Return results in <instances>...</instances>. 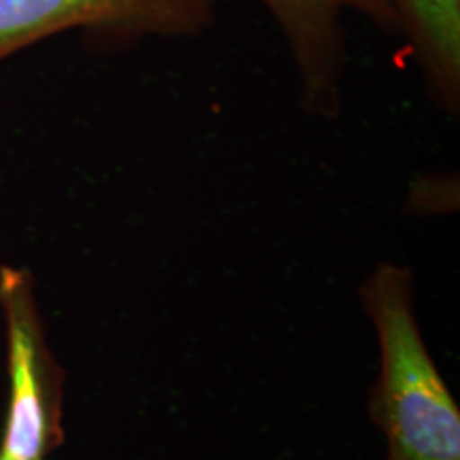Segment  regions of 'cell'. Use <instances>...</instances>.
Here are the masks:
<instances>
[{
    "mask_svg": "<svg viewBox=\"0 0 460 460\" xmlns=\"http://www.w3.org/2000/svg\"><path fill=\"white\" fill-rule=\"evenodd\" d=\"M214 7L216 0H0V62L68 31L111 45L197 37Z\"/></svg>",
    "mask_w": 460,
    "mask_h": 460,
    "instance_id": "3",
    "label": "cell"
},
{
    "mask_svg": "<svg viewBox=\"0 0 460 460\" xmlns=\"http://www.w3.org/2000/svg\"><path fill=\"white\" fill-rule=\"evenodd\" d=\"M278 26L290 51L301 102L322 118H337L341 77L348 62V15L369 20L388 34H399L394 0H258Z\"/></svg>",
    "mask_w": 460,
    "mask_h": 460,
    "instance_id": "4",
    "label": "cell"
},
{
    "mask_svg": "<svg viewBox=\"0 0 460 460\" xmlns=\"http://www.w3.org/2000/svg\"><path fill=\"white\" fill-rule=\"evenodd\" d=\"M399 34L433 101L460 109V0H394Z\"/></svg>",
    "mask_w": 460,
    "mask_h": 460,
    "instance_id": "5",
    "label": "cell"
},
{
    "mask_svg": "<svg viewBox=\"0 0 460 460\" xmlns=\"http://www.w3.org/2000/svg\"><path fill=\"white\" fill-rule=\"evenodd\" d=\"M0 460H20V458H9V456H3V454H0Z\"/></svg>",
    "mask_w": 460,
    "mask_h": 460,
    "instance_id": "6",
    "label": "cell"
},
{
    "mask_svg": "<svg viewBox=\"0 0 460 460\" xmlns=\"http://www.w3.org/2000/svg\"><path fill=\"white\" fill-rule=\"evenodd\" d=\"M0 315L9 377L0 454L45 460L65 444V371L49 348L37 281L28 269L0 264Z\"/></svg>",
    "mask_w": 460,
    "mask_h": 460,
    "instance_id": "2",
    "label": "cell"
},
{
    "mask_svg": "<svg viewBox=\"0 0 460 460\" xmlns=\"http://www.w3.org/2000/svg\"><path fill=\"white\" fill-rule=\"evenodd\" d=\"M360 301L379 343L369 416L386 439V460H460L458 402L413 314L411 271L377 264L360 288Z\"/></svg>",
    "mask_w": 460,
    "mask_h": 460,
    "instance_id": "1",
    "label": "cell"
}]
</instances>
